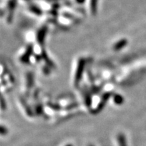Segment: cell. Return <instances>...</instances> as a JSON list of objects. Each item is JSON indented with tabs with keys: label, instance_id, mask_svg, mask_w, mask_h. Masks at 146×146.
I'll return each instance as SVG.
<instances>
[{
	"label": "cell",
	"instance_id": "6da1fadb",
	"mask_svg": "<svg viewBox=\"0 0 146 146\" xmlns=\"http://www.w3.org/2000/svg\"><path fill=\"white\" fill-rule=\"evenodd\" d=\"M84 66H85V60L83 59H80L79 62H78L77 69H76L75 74V83L79 82L80 79L82 77L84 70Z\"/></svg>",
	"mask_w": 146,
	"mask_h": 146
},
{
	"label": "cell",
	"instance_id": "7a4b0ae2",
	"mask_svg": "<svg viewBox=\"0 0 146 146\" xmlns=\"http://www.w3.org/2000/svg\"><path fill=\"white\" fill-rule=\"evenodd\" d=\"M127 39H121L119 41H118L113 47V49L115 51H119L125 47L127 45Z\"/></svg>",
	"mask_w": 146,
	"mask_h": 146
},
{
	"label": "cell",
	"instance_id": "3957f363",
	"mask_svg": "<svg viewBox=\"0 0 146 146\" xmlns=\"http://www.w3.org/2000/svg\"><path fill=\"white\" fill-rule=\"evenodd\" d=\"M46 28L44 27V28H43L41 30L39 31V33L37 34V40L39 41V43H43V41H44V39H45V34H46Z\"/></svg>",
	"mask_w": 146,
	"mask_h": 146
},
{
	"label": "cell",
	"instance_id": "277c9868",
	"mask_svg": "<svg viewBox=\"0 0 146 146\" xmlns=\"http://www.w3.org/2000/svg\"><path fill=\"white\" fill-rule=\"evenodd\" d=\"M31 51H32V48L31 47H29V50L27 51V52L25 53V55H24L23 57L21 58V61L23 62H25V63L28 62L29 56H30L31 54Z\"/></svg>",
	"mask_w": 146,
	"mask_h": 146
},
{
	"label": "cell",
	"instance_id": "5b68a950",
	"mask_svg": "<svg viewBox=\"0 0 146 146\" xmlns=\"http://www.w3.org/2000/svg\"><path fill=\"white\" fill-rule=\"evenodd\" d=\"M98 0H91V12L93 14H96L97 12V7H98Z\"/></svg>",
	"mask_w": 146,
	"mask_h": 146
},
{
	"label": "cell",
	"instance_id": "8992f818",
	"mask_svg": "<svg viewBox=\"0 0 146 146\" xmlns=\"http://www.w3.org/2000/svg\"><path fill=\"white\" fill-rule=\"evenodd\" d=\"M31 10H32V12L33 11V12H35L36 14H40V12H39L40 10H39V8H36V7H32Z\"/></svg>",
	"mask_w": 146,
	"mask_h": 146
},
{
	"label": "cell",
	"instance_id": "52a82bcc",
	"mask_svg": "<svg viewBox=\"0 0 146 146\" xmlns=\"http://www.w3.org/2000/svg\"><path fill=\"white\" fill-rule=\"evenodd\" d=\"M76 1H77L78 3H83L84 1H85V0H76Z\"/></svg>",
	"mask_w": 146,
	"mask_h": 146
}]
</instances>
